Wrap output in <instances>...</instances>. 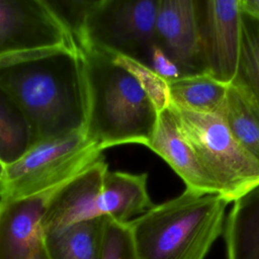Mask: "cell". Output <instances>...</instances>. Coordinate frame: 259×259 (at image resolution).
I'll list each match as a JSON object with an SVG mask.
<instances>
[{"label": "cell", "mask_w": 259, "mask_h": 259, "mask_svg": "<svg viewBox=\"0 0 259 259\" xmlns=\"http://www.w3.org/2000/svg\"><path fill=\"white\" fill-rule=\"evenodd\" d=\"M105 217L84 221L45 235L48 259H102Z\"/></svg>", "instance_id": "15"}, {"label": "cell", "mask_w": 259, "mask_h": 259, "mask_svg": "<svg viewBox=\"0 0 259 259\" xmlns=\"http://www.w3.org/2000/svg\"><path fill=\"white\" fill-rule=\"evenodd\" d=\"M55 190L26 197H0V259L34 258L44 244V219Z\"/></svg>", "instance_id": "9"}, {"label": "cell", "mask_w": 259, "mask_h": 259, "mask_svg": "<svg viewBox=\"0 0 259 259\" xmlns=\"http://www.w3.org/2000/svg\"><path fill=\"white\" fill-rule=\"evenodd\" d=\"M33 259H48V257L46 256V253L44 251V247H41V249L35 254Z\"/></svg>", "instance_id": "23"}, {"label": "cell", "mask_w": 259, "mask_h": 259, "mask_svg": "<svg viewBox=\"0 0 259 259\" xmlns=\"http://www.w3.org/2000/svg\"><path fill=\"white\" fill-rule=\"evenodd\" d=\"M107 169V164L101 159L54 191L44 219L46 234L102 218L99 199Z\"/></svg>", "instance_id": "11"}, {"label": "cell", "mask_w": 259, "mask_h": 259, "mask_svg": "<svg viewBox=\"0 0 259 259\" xmlns=\"http://www.w3.org/2000/svg\"><path fill=\"white\" fill-rule=\"evenodd\" d=\"M237 142L259 162V104L244 88L231 83L220 113Z\"/></svg>", "instance_id": "17"}, {"label": "cell", "mask_w": 259, "mask_h": 259, "mask_svg": "<svg viewBox=\"0 0 259 259\" xmlns=\"http://www.w3.org/2000/svg\"><path fill=\"white\" fill-rule=\"evenodd\" d=\"M102 259H139L130 223L105 217Z\"/></svg>", "instance_id": "21"}, {"label": "cell", "mask_w": 259, "mask_h": 259, "mask_svg": "<svg viewBox=\"0 0 259 259\" xmlns=\"http://www.w3.org/2000/svg\"><path fill=\"white\" fill-rule=\"evenodd\" d=\"M228 85L205 73L183 75L168 82L169 104L193 112L220 115Z\"/></svg>", "instance_id": "16"}, {"label": "cell", "mask_w": 259, "mask_h": 259, "mask_svg": "<svg viewBox=\"0 0 259 259\" xmlns=\"http://www.w3.org/2000/svg\"><path fill=\"white\" fill-rule=\"evenodd\" d=\"M148 174L106 170L99 199L102 217L128 223L154 206L147 188Z\"/></svg>", "instance_id": "13"}, {"label": "cell", "mask_w": 259, "mask_h": 259, "mask_svg": "<svg viewBox=\"0 0 259 259\" xmlns=\"http://www.w3.org/2000/svg\"><path fill=\"white\" fill-rule=\"evenodd\" d=\"M161 157L183 180L186 189L221 194L218 183L203 167L198 156L181 134L176 117L169 107L159 113L154 135L147 146Z\"/></svg>", "instance_id": "12"}, {"label": "cell", "mask_w": 259, "mask_h": 259, "mask_svg": "<svg viewBox=\"0 0 259 259\" xmlns=\"http://www.w3.org/2000/svg\"><path fill=\"white\" fill-rule=\"evenodd\" d=\"M84 131L36 142L5 166L0 197H26L61 187L102 159Z\"/></svg>", "instance_id": "4"}, {"label": "cell", "mask_w": 259, "mask_h": 259, "mask_svg": "<svg viewBox=\"0 0 259 259\" xmlns=\"http://www.w3.org/2000/svg\"><path fill=\"white\" fill-rule=\"evenodd\" d=\"M159 0H96L83 32L87 49L138 62L147 67L156 45Z\"/></svg>", "instance_id": "6"}, {"label": "cell", "mask_w": 259, "mask_h": 259, "mask_svg": "<svg viewBox=\"0 0 259 259\" xmlns=\"http://www.w3.org/2000/svg\"><path fill=\"white\" fill-rule=\"evenodd\" d=\"M37 142L26 115L0 86V162L10 165Z\"/></svg>", "instance_id": "18"}, {"label": "cell", "mask_w": 259, "mask_h": 259, "mask_svg": "<svg viewBox=\"0 0 259 259\" xmlns=\"http://www.w3.org/2000/svg\"><path fill=\"white\" fill-rule=\"evenodd\" d=\"M241 14L240 54L232 83L244 88L259 104V22Z\"/></svg>", "instance_id": "19"}, {"label": "cell", "mask_w": 259, "mask_h": 259, "mask_svg": "<svg viewBox=\"0 0 259 259\" xmlns=\"http://www.w3.org/2000/svg\"><path fill=\"white\" fill-rule=\"evenodd\" d=\"M0 86L29 120L37 142L84 131L87 89L83 56L63 45L0 57Z\"/></svg>", "instance_id": "2"}, {"label": "cell", "mask_w": 259, "mask_h": 259, "mask_svg": "<svg viewBox=\"0 0 259 259\" xmlns=\"http://www.w3.org/2000/svg\"><path fill=\"white\" fill-rule=\"evenodd\" d=\"M63 45L74 47L45 0H0V57Z\"/></svg>", "instance_id": "8"}, {"label": "cell", "mask_w": 259, "mask_h": 259, "mask_svg": "<svg viewBox=\"0 0 259 259\" xmlns=\"http://www.w3.org/2000/svg\"><path fill=\"white\" fill-rule=\"evenodd\" d=\"M4 169H5V166L0 162V181L2 180V177L4 175Z\"/></svg>", "instance_id": "24"}, {"label": "cell", "mask_w": 259, "mask_h": 259, "mask_svg": "<svg viewBox=\"0 0 259 259\" xmlns=\"http://www.w3.org/2000/svg\"><path fill=\"white\" fill-rule=\"evenodd\" d=\"M217 193L186 189L128 222L139 259H204L224 231L227 205Z\"/></svg>", "instance_id": "3"}, {"label": "cell", "mask_w": 259, "mask_h": 259, "mask_svg": "<svg viewBox=\"0 0 259 259\" xmlns=\"http://www.w3.org/2000/svg\"><path fill=\"white\" fill-rule=\"evenodd\" d=\"M179 130L221 194L233 202L259 183V162L234 138L220 115L189 111L169 104Z\"/></svg>", "instance_id": "5"}, {"label": "cell", "mask_w": 259, "mask_h": 259, "mask_svg": "<svg viewBox=\"0 0 259 259\" xmlns=\"http://www.w3.org/2000/svg\"><path fill=\"white\" fill-rule=\"evenodd\" d=\"M240 11L259 22V0H238Z\"/></svg>", "instance_id": "22"}, {"label": "cell", "mask_w": 259, "mask_h": 259, "mask_svg": "<svg viewBox=\"0 0 259 259\" xmlns=\"http://www.w3.org/2000/svg\"><path fill=\"white\" fill-rule=\"evenodd\" d=\"M81 53L86 137L101 152L122 144L147 147L160 111L169 105L168 82L138 62L92 49Z\"/></svg>", "instance_id": "1"}, {"label": "cell", "mask_w": 259, "mask_h": 259, "mask_svg": "<svg viewBox=\"0 0 259 259\" xmlns=\"http://www.w3.org/2000/svg\"><path fill=\"white\" fill-rule=\"evenodd\" d=\"M223 232L227 259H259V183L233 201Z\"/></svg>", "instance_id": "14"}, {"label": "cell", "mask_w": 259, "mask_h": 259, "mask_svg": "<svg viewBox=\"0 0 259 259\" xmlns=\"http://www.w3.org/2000/svg\"><path fill=\"white\" fill-rule=\"evenodd\" d=\"M201 72L231 84L236 76L241 46L238 0H196Z\"/></svg>", "instance_id": "7"}, {"label": "cell", "mask_w": 259, "mask_h": 259, "mask_svg": "<svg viewBox=\"0 0 259 259\" xmlns=\"http://www.w3.org/2000/svg\"><path fill=\"white\" fill-rule=\"evenodd\" d=\"M155 38L183 75L202 73L196 0H159Z\"/></svg>", "instance_id": "10"}, {"label": "cell", "mask_w": 259, "mask_h": 259, "mask_svg": "<svg viewBox=\"0 0 259 259\" xmlns=\"http://www.w3.org/2000/svg\"><path fill=\"white\" fill-rule=\"evenodd\" d=\"M96 0H45L47 6L67 33L71 44L81 52L87 16Z\"/></svg>", "instance_id": "20"}]
</instances>
